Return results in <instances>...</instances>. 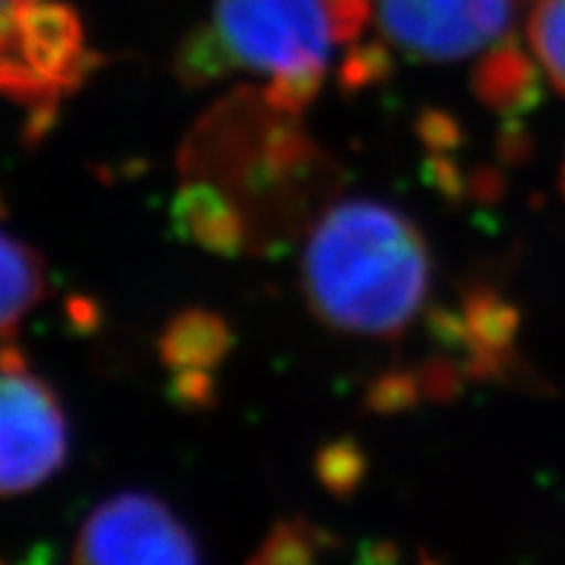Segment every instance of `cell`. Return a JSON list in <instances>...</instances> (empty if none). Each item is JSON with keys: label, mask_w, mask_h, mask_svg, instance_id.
<instances>
[{"label": "cell", "mask_w": 565, "mask_h": 565, "mask_svg": "<svg viewBox=\"0 0 565 565\" xmlns=\"http://www.w3.org/2000/svg\"><path fill=\"white\" fill-rule=\"evenodd\" d=\"M427 242L414 221L377 200H349L317 223L301 259L309 307L333 330L393 338L429 291Z\"/></svg>", "instance_id": "obj_1"}, {"label": "cell", "mask_w": 565, "mask_h": 565, "mask_svg": "<svg viewBox=\"0 0 565 565\" xmlns=\"http://www.w3.org/2000/svg\"><path fill=\"white\" fill-rule=\"evenodd\" d=\"M74 557L79 563H196L200 547L186 524L147 492H121L84 521Z\"/></svg>", "instance_id": "obj_5"}, {"label": "cell", "mask_w": 565, "mask_h": 565, "mask_svg": "<svg viewBox=\"0 0 565 565\" xmlns=\"http://www.w3.org/2000/svg\"><path fill=\"white\" fill-rule=\"evenodd\" d=\"M45 294L40 254L19 238L0 233V338L11 335Z\"/></svg>", "instance_id": "obj_7"}, {"label": "cell", "mask_w": 565, "mask_h": 565, "mask_svg": "<svg viewBox=\"0 0 565 565\" xmlns=\"http://www.w3.org/2000/svg\"><path fill=\"white\" fill-rule=\"evenodd\" d=\"M563 192H565V166H563Z\"/></svg>", "instance_id": "obj_12"}, {"label": "cell", "mask_w": 565, "mask_h": 565, "mask_svg": "<svg viewBox=\"0 0 565 565\" xmlns=\"http://www.w3.org/2000/svg\"><path fill=\"white\" fill-rule=\"evenodd\" d=\"M228 328L217 317L189 312L171 322L162 338V356L175 370H207L228 351Z\"/></svg>", "instance_id": "obj_8"}, {"label": "cell", "mask_w": 565, "mask_h": 565, "mask_svg": "<svg viewBox=\"0 0 565 565\" xmlns=\"http://www.w3.org/2000/svg\"><path fill=\"white\" fill-rule=\"evenodd\" d=\"M380 30L422 61H461L511 30L515 0H374Z\"/></svg>", "instance_id": "obj_4"}, {"label": "cell", "mask_w": 565, "mask_h": 565, "mask_svg": "<svg viewBox=\"0 0 565 565\" xmlns=\"http://www.w3.org/2000/svg\"><path fill=\"white\" fill-rule=\"evenodd\" d=\"M312 540L315 532H303L301 526H278L257 561H309L315 555Z\"/></svg>", "instance_id": "obj_11"}, {"label": "cell", "mask_w": 565, "mask_h": 565, "mask_svg": "<svg viewBox=\"0 0 565 565\" xmlns=\"http://www.w3.org/2000/svg\"><path fill=\"white\" fill-rule=\"evenodd\" d=\"M183 217H186L189 231L210 246H231L238 238V223L221 196L210 189H196L183 196Z\"/></svg>", "instance_id": "obj_10"}, {"label": "cell", "mask_w": 565, "mask_h": 565, "mask_svg": "<svg viewBox=\"0 0 565 565\" xmlns=\"http://www.w3.org/2000/svg\"><path fill=\"white\" fill-rule=\"evenodd\" d=\"M79 19L53 0L0 3V87L21 95L71 82L84 66Z\"/></svg>", "instance_id": "obj_6"}, {"label": "cell", "mask_w": 565, "mask_h": 565, "mask_svg": "<svg viewBox=\"0 0 565 565\" xmlns=\"http://www.w3.org/2000/svg\"><path fill=\"white\" fill-rule=\"evenodd\" d=\"M529 42L547 79L565 95V0H536L529 17Z\"/></svg>", "instance_id": "obj_9"}, {"label": "cell", "mask_w": 565, "mask_h": 565, "mask_svg": "<svg viewBox=\"0 0 565 565\" xmlns=\"http://www.w3.org/2000/svg\"><path fill=\"white\" fill-rule=\"evenodd\" d=\"M0 3H6V0H0Z\"/></svg>", "instance_id": "obj_13"}, {"label": "cell", "mask_w": 565, "mask_h": 565, "mask_svg": "<svg viewBox=\"0 0 565 565\" xmlns=\"http://www.w3.org/2000/svg\"><path fill=\"white\" fill-rule=\"evenodd\" d=\"M366 0H215L210 24L179 55L186 82L246 68L273 76V103L296 108L315 95L335 42L364 26Z\"/></svg>", "instance_id": "obj_2"}, {"label": "cell", "mask_w": 565, "mask_h": 565, "mask_svg": "<svg viewBox=\"0 0 565 565\" xmlns=\"http://www.w3.org/2000/svg\"><path fill=\"white\" fill-rule=\"evenodd\" d=\"M68 456L66 414L45 380L13 351L0 359V494L47 482Z\"/></svg>", "instance_id": "obj_3"}]
</instances>
